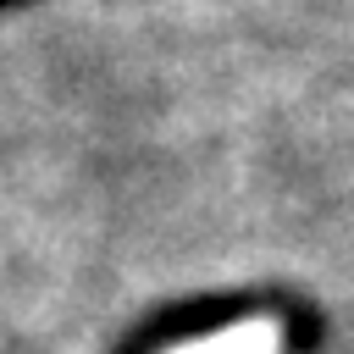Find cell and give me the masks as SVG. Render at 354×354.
<instances>
[{"mask_svg": "<svg viewBox=\"0 0 354 354\" xmlns=\"http://www.w3.org/2000/svg\"><path fill=\"white\" fill-rule=\"evenodd\" d=\"M277 348H282V321L277 315H243L221 332L188 337L177 348H160V354H277Z\"/></svg>", "mask_w": 354, "mask_h": 354, "instance_id": "1", "label": "cell"}]
</instances>
